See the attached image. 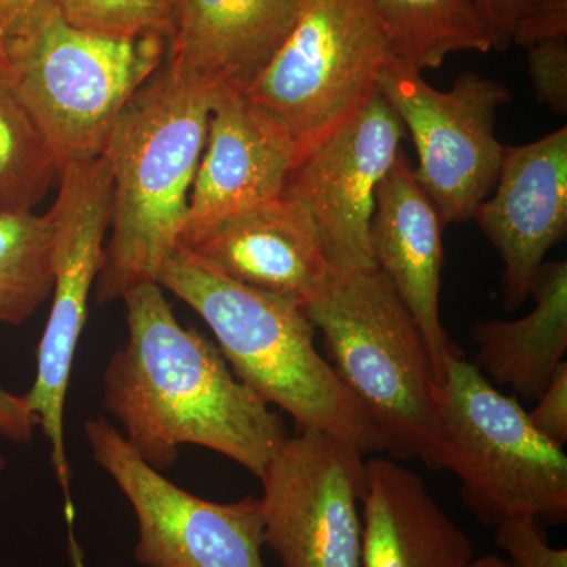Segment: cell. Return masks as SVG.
Returning <instances> with one entry per match:
<instances>
[{
	"label": "cell",
	"instance_id": "cell-11",
	"mask_svg": "<svg viewBox=\"0 0 567 567\" xmlns=\"http://www.w3.org/2000/svg\"><path fill=\"white\" fill-rule=\"evenodd\" d=\"M260 483L265 546L282 567H361L363 453L316 429L297 431Z\"/></svg>",
	"mask_w": 567,
	"mask_h": 567
},
{
	"label": "cell",
	"instance_id": "cell-4",
	"mask_svg": "<svg viewBox=\"0 0 567 567\" xmlns=\"http://www.w3.org/2000/svg\"><path fill=\"white\" fill-rule=\"evenodd\" d=\"M306 316L323 336L328 363L399 461L440 470V385L409 309L372 268L333 270Z\"/></svg>",
	"mask_w": 567,
	"mask_h": 567
},
{
	"label": "cell",
	"instance_id": "cell-26",
	"mask_svg": "<svg viewBox=\"0 0 567 567\" xmlns=\"http://www.w3.org/2000/svg\"><path fill=\"white\" fill-rule=\"evenodd\" d=\"M528 412L533 425L546 439L561 446L567 442V363L559 365L544 393Z\"/></svg>",
	"mask_w": 567,
	"mask_h": 567
},
{
	"label": "cell",
	"instance_id": "cell-27",
	"mask_svg": "<svg viewBox=\"0 0 567 567\" xmlns=\"http://www.w3.org/2000/svg\"><path fill=\"white\" fill-rule=\"evenodd\" d=\"M550 0H475L491 35L492 50L506 51L525 18Z\"/></svg>",
	"mask_w": 567,
	"mask_h": 567
},
{
	"label": "cell",
	"instance_id": "cell-2",
	"mask_svg": "<svg viewBox=\"0 0 567 567\" xmlns=\"http://www.w3.org/2000/svg\"><path fill=\"white\" fill-rule=\"evenodd\" d=\"M215 92L166 59L115 123L103 153L112 204L95 284L100 305L158 282L181 245Z\"/></svg>",
	"mask_w": 567,
	"mask_h": 567
},
{
	"label": "cell",
	"instance_id": "cell-21",
	"mask_svg": "<svg viewBox=\"0 0 567 567\" xmlns=\"http://www.w3.org/2000/svg\"><path fill=\"white\" fill-rule=\"evenodd\" d=\"M61 169L0 55V215L33 212Z\"/></svg>",
	"mask_w": 567,
	"mask_h": 567
},
{
	"label": "cell",
	"instance_id": "cell-13",
	"mask_svg": "<svg viewBox=\"0 0 567 567\" xmlns=\"http://www.w3.org/2000/svg\"><path fill=\"white\" fill-rule=\"evenodd\" d=\"M473 219L503 260V303H527L536 271L567 230V128L505 147L495 188Z\"/></svg>",
	"mask_w": 567,
	"mask_h": 567
},
{
	"label": "cell",
	"instance_id": "cell-14",
	"mask_svg": "<svg viewBox=\"0 0 567 567\" xmlns=\"http://www.w3.org/2000/svg\"><path fill=\"white\" fill-rule=\"evenodd\" d=\"M293 166V147L282 130L244 91L216 89L181 245L281 199Z\"/></svg>",
	"mask_w": 567,
	"mask_h": 567
},
{
	"label": "cell",
	"instance_id": "cell-12",
	"mask_svg": "<svg viewBox=\"0 0 567 567\" xmlns=\"http://www.w3.org/2000/svg\"><path fill=\"white\" fill-rule=\"evenodd\" d=\"M405 126L377 91L353 121L295 164L282 197L308 213L333 270L375 267L372 216L377 189L401 155Z\"/></svg>",
	"mask_w": 567,
	"mask_h": 567
},
{
	"label": "cell",
	"instance_id": "cell-28",
	"mask_svg": "<svg viewBox=\"0 0 567 567\" xmlns=\"http://www.w3.org/2000/svg\"><path fill=\"white\" fill-rule=\"evenodd\" d=\"M39 429V421L33 415L24 395L10 393L0 386V436L18 445H28Z\"/></svg>",
	"mask_w": 567,
	"mask_h": 567
},
{
	"label": "cell",
	"instance_id": "cell-24",
	"mask_svg": "<svg viewBox=\"0 0 567 567\" xmlns=\"http://www.w3.org/2000/svg\"><path fill=\"white\" fill-rule=\"evenodd\" d=\"M496 546L513 567H567L566 548L551 547L533 517H517L496 525Z\"/></svg>",
	"mask_w": 567,
	"mask_h": 567
},
{
	"label": "cell",
	"instance_id": "cell-25",
	"mask_svg": "<svg viewBox=\"0 0 567 567\" xmlns=\"http://www.w3.org/2000/svg\"><path fill=\"white\" fill-rule=\"evenodd\" d=\"M528 74L540 104L567 112V37L537 41L527 48Z\"/></svg>",
	"mask_w": 567,
	"mask_h": 567
},
{
	"label": "cell",
	"instance_id": "cell-8",
	"mask_svg": "<svg viewBox=\"0 0 567 567\" xmlns=\"http://www.w3.org/2000/svg\"><path fill=\"white\" fill-rule=\"evenodd\" d=\"M112 181L104 156L71 163L59 174L52 224V303L37 349V372L24 394L51 446V465L65 498L66 524L74 520L71 466L65 443V406L71 369L110 230Z\"/></svg>",
	"mask_w": 567,
	"mask_h": 567
},
{
	"label": "cell",
	"instance_id": "cell-30",
	"mask_svg": "<svg viewBox=\"0 0 567 567\" xmlns=\"http://www.w3.org/2000/svg\"><path fill=\"white\" fill-rule=\"evenodd\" d=\"M69 550L73 567H87L84 557H82V550L80 544H78L76 536H74L73 528H69Z\"/></svg>",
	"mask_w": 567,
	"mask_h": 567
},
{
	"label": "cell",
	"instance_id": "cell-22",
	"mask_svg": "<svg viewBox=\"0 0 567 567\" xmlns=\"http://www.w3.org/2000/svg\"><path fill=\"white\" fill-rule=\"evenodd\" d=\"M52 292L50 213L0 215V323L21 327Z\"/></svg>",
	"mask_w": 567,
	"mask_h": 567
},
{
	"label": "cell",
	"instance_id": "cell-7",
	"mask_svg": "<svg viewBox=\"0 0 567 567\" xmlns=\"http://www.w3.org/2000/svg\"><path fill=\"white\" fill-rule=\"evenodd\" d=\"M390 62L371 0H305L245 95L282 130L297 164L368 106Z\"/></svg>",
	"mask_w": 567,
	"mask_h": 567
},
{
	"label": "cell",
	"instance_id": "cell-10",
	"mask_svg": "<svg viewBox=\"0 0 567 567\" xmlns=\"http://www.w3.org/2000/svg\"><path fill=\"white\" fill-rule=\"evenodd\" d=\"M95 464L132 506L142 567H265L260 496L216 503L171 483L106 417L84 424Z\"/></svg>",
	"mask_w": 567,
	"mask_h": 567
},
{
	"label": "cell",
	"instance_id": "cell-31",
	"mask_svg": "<svg viewBox=\"0 0 567 567\" xmlns=\"http://www.w3.org/2000/svg\"><path fill=\"white\" fill-rule=\"evenodd\" d=\"M470 567H513L506 559L496 557V555H486V557H480L473 559Z\"/></svg>",
	"mask_w": 567,
	"mask_h": 567
},
{
	"label": "cell",
	"instance_id": "cell-3",
	"mask_svg": "<svg viewBox=\"0 0 567 567\" xmlns=\"http://www.w3.org/2000/svg\"><path fill=\"white\" fill-rule=\"evenodd\" d=\"M158 284L203 317L238 380L284 410L297 431L338 436L364 456L383 453L375 424L317 349L303 306L234 281L182 246Z\"/></svg>",
	"mask_w": 567,
	"mask_h": 567
},
{
	"label": "cell",
	"instance_id": "cell-17",
	"mask_svg": "<svg viewBox=\"0 0 567 567\" xmlns=\"http://www.w3.org/2000/svg\"><path fill=\"white\" fill-rule=\"evenodd\" d=\"M305 0H177L167 61L212 85L248 91L292 32Z\"/></svg>",
	"mask_w": 567,
	"mask_h": 567
},
{
	"label": "cell",
	"instance_id": "cell-19",
	"mask_svg": "<svg viewBox=\"0 0 567 567\" xmlns=\"http://www.w3.org/2000/svg\"><path fill=\"white\" fill-rule=\"evenodd\" d=\"M535 308L516 320L473 324L477 368L496 385L536 401L565 363L567 352V264L544 262L533 278Z\"/></svg>",
	"mask_w": 567,
	"mask_h": 567
},
{
	"label": "cell",
	"instance_id": "cell-5",
	"mask_svg": "<svg viewBox=\"0 0 567 567\" xmlns=\"http://www.w3.org/2000/svg\"><path fill=\"white\" fill-rule=\"evenodd\" d=\"M166 41L85 31L58 9L0 44L59 169L103 155L123 110L166 61Z\"/></svg>",
	"mask_w": 567,
	"mask_h": 567
},
{
	"label": "cell",
	"instance_id": "cell-1",
	"mask_svg": "<svg viewBox=\"0 0 567 567\" xmlns=\"http://www.w3.org/2000/svg\"><path fill=\"white\" fill-rule=\"evenodd\" d=\"M122 300L128 338L104 369L103 402L123 439L158 472L194 445L260 480L289 439L282 417L238 380L215 342L178 322L158 282Z\"/></svg>",
	"mask_w": 567,
	"mask_h": 567
},
{
	"label": "cell",
	"instance_id": "cell-9",
	"mask_svg": "<svg viewBox=\"0 0 567 567\" xmlns=\"http://www.w3.org/2000/svg\"><path fill=\"white\" fill-rule=\"evenodd\" d=\"M377 91L391 104L415 144L417 183L445 226L473 219L495 188L505 145L495 136L496 114L509 89L465 71L450 91H436L421 71L390 62Z\"/></svg>",
	"mask_w": 567,
	"mask_h": 567
},
{
	"label": "cell",
	"instance_id": "cell-23",
	"mask_svg": "<svg viewBox=\"0 0 567 567\" xmlns=\"http://www.w3.org/2000/svg\"><path fill=\"white\" fill-rule=\"evenodd\" d=\"M70 24L114 37L174 35L177 0H59Z\"/></svg>",
	"mask_w": 567,
	"mask_h": 567
},
{
	"label": "cell",
	"instance_id": "cell-15",
	"mask_svg": "<svg viewBox=\"0 0 567 567\" xmlns=\"http://www.w3.org/2000/svg\"><path fill=\"white\" fill-rule=\"evenodd\" d=\"M445 227L401 153L377 189L369 244L377 270L393 286L423 334L440 386L447 360L458 354L440 319Z\"/></svg>",
	"mask_w": 567,
	"mask_h": 567
},
{
	"label": "cell",
	"instance_id": "cell-16",
	"mask_svg": "<svg viewBox=\"0 0 567 567\" xmlns=\"http://www.w3.org/2000/svg\"><path fill=\"white\" fill-rule=\"evenodd\" d=\"M181 246L234 281L301 306L333 274L308 213L287 197L216 224Z\"/></svg>",
	"mask_w": 567,
	"mask_h": 567
},
{
	"label": "cell",
	"instance_id": "cell-18",
	"mask_svg": "<svg viewBox=\"0 0 567 567\" xmlns=\"http://www.w3.org/2000/svg\"><path fill=\"white\" fill-rule=\"evenodd\" d=\"M361 567H470L472 540L412 470L385 457L365 462Z\"/></svg>",
	"mask_w": 567,
	"mask_h": 567
},
{
	"label": "cell",
	"instance_id": "cell-6",
	"mask_svg": "<svg viewBox=\"0 0 567 567\" xmlns=\"http://www.w3.org/2000/svg\"><path fill=\"white\" fill-rule=\"evenodd\" d=\"M440 470L456 475L466 507L484 525L566 522L565 451L461 354L447 360L440 386Z\"/></svg>",
	"mask_w": 567,
	"mask_h": 567
},
{
	"label": "cell",
	"instance_id": "cell-20",
	"mask_svg": "<svg viewBox=\"0 0 567 567\" xmlns=\"http://www.w3.org/2000/svg\"><path fill=\"white\" fill-rule=\"evenodd\" d=\"M393 61L423 73L454 52L492 51L475 0H371Z\"/></svg>",
	"mask_w": 567,
	"mask_h": 567
},
{
	"label": "cell",
	"instance_id": "cell-32",
	"mask_svg": "<svg viewBox=\"0 0 567 567\" xmlns=\"http://www.w3.org/2000/svg\"><path fill=\"white\" fill-rule=\"evenodd\" d=\"M6 466H7L6 458L0 456V475H2L3 470H6Z\"/></svg>",
	"mask_w": 567,
	"mask_h": 567
},
{
	"label": "cell",
	"instance_id": "cell-29",
	"mask_svg": "<svg viewBox=\"0 0 567 567\" xmlns=\"http://www.w3.org/2000/svg\"><path fill=\"white\" fill-rule=\"evenodd\" d=\"M59 9V0H0V44Z\"/></svg>",
	"mask_w": 567,
	"mask_h": 567
}]
</instances>
